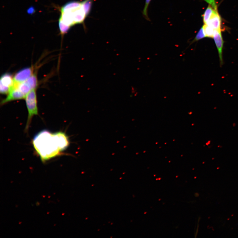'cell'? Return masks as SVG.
Instances as JSON below:
<instances>
[{"label": "cell", "mask_w": 238, "mask_h": 238, "mask_svg": "<svg viewBox=\"0 0 238 238\" xmlns=\"http://www.w3.org/2000/svg\"><path fill=\"white\" fill-rule=\"evenodd\" d=\"M213 38L217 49L220 64H223V50L224 42L223 41L221 30L215 29Z\"/></svg>", "instance_id": "8992f818"}, {"label": "cell", "mask_w": 238, "mask_h": 238, "mask_svg": "<svg viewBox=\"0 0 238 238\" xmlns=\"http://www.w3.org/2000/svg\"><path fill=\"white\" fill-rule=\"evenodd\" d=\"M206 37L205 31H204L203 26L201 27L200 29L197 33V35L195 36L194 39L193 40L192 43L195 42L199 40L202 39L203 38Z\"/></svg>", "instance_id": "7c38bea8"}, {"label": "cell", "mask_w": 238, "mask_h": 238, "mask_svg": "<svg viewBox=\"0 0 238 238\" xmlns=\"http://www.w3.org/2000/svg\"><path fill=\"white\" fill-rule=\"evenodd\" d=\"M203 27L206 37L213 38L215 29L207 24H205Z\"/></svg>", "instance_id": "30bf717a"}, {"label": "cell", "mask_w": 238, "mask_h": 238, "mask_svg": "<svg viewBox=\"0 0 238 238\" xmlns=\"http://www.w3.org/2000/svg\"><path fill=\"white\" fill-rule=\"evenodd\" d=\"M214 11L215 10L213 8L209 5L203 16V22L205 24H207L208 21L209 20Z\"/></svg>", "instance_id": "ba28073f"}, {"label": "cell", "mask_w": 238, "mask_h": 238, "mask_svg": "<svg viewBox=\"0 0 238 238\" xmlns=\"http://www.w3.org/2000/svg\"><path fill=\"white\" fill-rule=\"evenodd\" d=\"M35 8L33 6H31L29 7L27 10V13L29 14H32L35 12Z\"/></svg>", "instance_id": "9a60e30c"}, {"label": "cell", "mask_w": 238, "mask_h": 238, "mask_svg": "<svg viewBox=\"0 0 238 238\" xmlns=\"http://www.w3.org/2000/svg\"><path fill=\"white\" fill-rule=\"evenodd\" d=\"M205 1L209 4L213 9L216 11H217V5L215 0H205Z\"/></svg>", "instance_id": "5bb4252c"}, {"label": "cell", "mask_w": 238, "mask_h": 238, "mask_svg": "<svg viewBox=\"0 0 238 238\" xmlns=\"http://www.w3.org/2000/svg\"><path fill=\"white\" fill-rule=\"evenodd\" d=\"M26 81L30 86L33 90L37 89L38 85V82L37 74L36 72L34 73L33 75Z\"/></svg>", "instance_id": "9c48e42d"}, {"label": "cell", "mask_w": 238, "mask_h": 238, "mask_svg": "<svg viewBox=\"0 0 238 238\" xmlns=\"http://www.w3.org/2000/svg\"><path fill=\"white\" fill-rule=\"evenodd\" d=\"M14 76L7 73L2 75L0 80V93L8 95L14 84Z\"/></svg>", "instance_id": "3957f363"}, {"label": "cell", "mask_w": 238, "mask_h": 238, "mask_svg": "<svg viewBox=\"0 0 238 238\" xmlns=\"http://www.w3.org/2000/svg\"><path fill=\"white\" fill-rule=\"evenodd\" d=\"M59 25L60 30V31L62 35H64L67 33L71 27L69 25H66L60 20H59Z\"/></svg>", "instance_id": "8fae6325"}, {"label": "cell", "mask_w": 238, "mask_h": 238, "mask_svg": "<svg viewBox=\"0 0 238 238\" xmlns=\"http://www.w3.org/2000/svg\"><path fill=\"white\" fill-rule=\"evenodd\" d=\"M151 1V0H146L145 5H144L143 10V15L145 17L146 19L148 20H149V19L148 18V9Z\"/></svg>", "instance_id": "4fadbf2b"}, {"label": "cell", "mask_w": 238, "mask_h": 238, "mask_svg": "<svg viewBox=\"0 0 238 238\" xmlns=\"http://www.w3.org/2000/svg\"><path fill=\"white\" fill-rule=\"evenodd\" d=\"M33 70V67H29L24 68L17 72L14 76L15 83H19L28 80L35 73Z\"/></svg>", "instance_id": "5b68a950"}, {"label": "cell", "mask_w": 238, "mask_h": 238, "mask_svg": "<svg viewBox=\"0 0 238 238\" xmlns=\"http://www.w3.org/2000/svg\"><path fill=\"white\" fill-rule=\"evenodd\" d=\"M34 148L43 162L54 158L68 147L70 141L62 132L52 133L44 130L37 134L33 141Z\"/></svg>", "instance_id": "6da1fadb"}, {"label": "cell", "mask_w": 238, "mask_h": 238, "mask_svg": "<svg viewBox=\"0 0 238 238\" xmlns=\"http://www.w3.org/2000/svg\"><path fill=\"white\" fill-rule=\"evenodd\" d=\"M36 90L37 89H35L31 91L27 94L25 98L28 112V117L25 129L26 132L28 130L33 116L38 114Z\"/></svg>", "instance_id": "7a4b0ae2"}, {"label": "cell", "mask_w": 238, "mask_h": 238, "mask_svg": "<svg viewBox=\"0 0 238 238\" xmlns=\"http://www.w3.org/2000/svg\"><path fill=\"white\" fill-rule=\"evenodd\" d=\"M221 19L217 11L215 10L211 18L207 23V24L214 29H221Z\"/></svg>", "instance_id": "52a82bcc"}, {"label": "cell", "mask_w": 238, "mask_h": 238, "mask_svg": "<svg viewBox=\"0 0 238 238\" xmlns=\"http://www.w3.org/2000/svg\"><path fill=\"white\" fill-rule=\"evenodd\" d=\"M26 96V95L23 94L19 90L14 84L13 86L11 89L9 93L7 95V97L1 101V105H5L11 101L25 99Z\"/></svg>", "instance_id": "277c9868"}]
</instances>
